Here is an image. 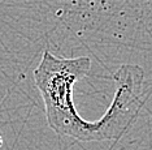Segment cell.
I'll use <instances>...</instances> for the list:
<instances>
[{
	"label": "cell",
	"mask_w": 152,
	"mask_h": 150,
	"mask_svg": "<svg viewBox=\"0 0 152 150\" xmlns=\"http://www.w3.org/2000/svg\"><path fill=\"white\" fill-rule=\"evenodd\" d=\"M91 69V59L57 58L46 50L34 71V80L44 102L47 123L60 136L95 141V121L82 119L75 110L73 88Z\"/></svg>",
	"instance_id": "cell-1"
},
{
	"label": "cell",
	"mask_w": 152,
	"mask_h": 150,
	"mask_svg": "<svg viewBox=\"0 0 152 150\" xmlns=\"http://www.w3.org/2000/svg\"><path fill=\"white\" fill-rule=\"evenodd\" d=\"M116 94L109 109L95 121V140H118L137 121L146 103L144 71L135 64H124L113 75Z\"/></svg>",
	"instance_id": "cell-2"
},
{
	"label": "cell",
	"mask_w": 152,
	"mask_h": 150,
	"mask_svg": "<svg viewBox=\"0 0 152 150\" xmlns=\"http://www.w3.org/2000/svg\"><path fill=\"white\" fill-rule=\"evenodd\" d=\"M3 146V137H1V134H0V148Z\"/></svg>",
	"instance_id": "cell-3"
}]
</instances>
